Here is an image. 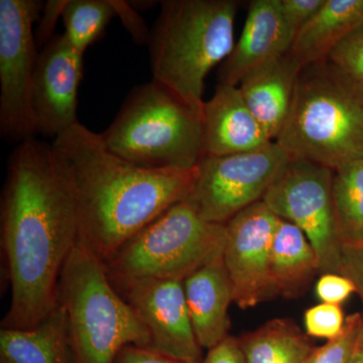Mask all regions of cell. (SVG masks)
I'll return each instance as SVG.
<instances>
[{
	"label": "cell",
	"mask_w": 363,
	"mask_h": 363,
	"mask_svg": "<svg viewBox=\"0 0 363 363\" xmlns=\"http://www.w3.org/2000/svg\"><path fill=\"white\" fill-rule=\"evenodd\" d=\"M150 337V350L188 363H200L202 350L189 314L183 281L138 278L111 281Z\"/></svg>",
	"instance_id": "cell-12"
},
{
	"label": "cell",
	"mask_w": 363,
	"mask_h": 363,
	"mask_svg": "<svg viewBox=\"0 0 363 363\" xmlns=\"http://www.w3.org/2000/svg\"><path fill=\"white\" fill-rule=\"evenodd\" d=\"M200 363H247L241 348L240 339L228 336L208 350Z\"/></svg>",
	"instance_id": "cell-32"
},
{
	"label": "cell",
	"mask_w": 363,
	"mask_h": 363,
	"mask_svg": "<svg viewBox=\"0 0 363 363\" xmlns=\"http://www.w3.org/2000/svg\"><path fill=\"white\" fill-rule=\"evenodd\" d=\"M225 241L226 224L204 220L188 198L143 227L104 264L111 281H184L221 257Z\"/></svg>",
	"instance_id": "cell-7"
},
{
	"label": "cell",
	"mask_w": 363,
	"mask_h": 363,
	"mask_svg": "<svg viewBox=\"0 0 363 363\" xmlns=\"http://www.w3.org/2000/svg\"><path fill=\"white\" fill-rule=\"evenodd\" d=\"M150 28L152 80L203 111L205 79L233 52L234 0H164Z\"/></svg>",
	"instance_id": "cell-3"
},
{
	"label": "cell",
	"mask_w": 363,
	"mask_h": 363,
	"mask_svg": "<svg viewBox=\"0 0 363 363\" xmlns=\"http://www.w3.org/2000/svg\"><path fill=\"white\" fill-rule=\"evenodd\" d=\"M334 169L292 157L262 201L300 228L316 250L320 274H340L342 241L332 199Z\"/></svg>",
	"instance_id": "cell-9"
},
{
	"label": "cell",
	"mask_w": 363,
	"mask_h": 363,
	"mask_svg": "<svg viewBox=\"0 0 363 363\" xmlns=\"http://www.w3.org/2000/svg\"><path fill=\"white\" fill-rule=\"evenodd\" d=\"M363 316L359 313L346 318L343 330L337 337L314 347L303 363H350L359 346Z\"/></svg>",
	"instance_id": "cell-24"
},
{
	"label": "cell",
	"mask_w": 363,
	"mask_h": 363,
	"mask_svg": "<svg viewBox=\"0 0 363 363\" xmlns=\"http://www.w3.org/2000/svg\"><path fill=\"white\" fill-rule=\"evenodd\" d=\"M83 59L84 54L76 50L64 33L52 37L39 52L32 89L38 135L55 140L79 123Z\"/></svg>",
	"instance_id": "cell-13"
},
{
	"label": "cell",
	"mask_w": 363,
	"mask_h": 363,
	"mask_svg": "<svg viewBox=\"0 0 363 363\" xmlns=\"http://www.w3.org/2000/svg\"><path fill=\"white\" fill-rule=\"evenodd\" d=\"M278 143L332 169L363 159V87L329 60L303 66Z\"/></svg>",
	"instance_id": "cell-4"
},
{
	"label": "cell",
	"mask_w": 363,
	"mask_h": 363,
	"mask_svg": "<svg viewBox=\"0 0 363 363\" xmlns=\"http://www.w3.org/2000/svg\"><path fill=\"white\" fill-rule=\"evenodd\" d=\"M340 274L347 277L354 284L355 293L363 304V242L343 243Z\"/></svg>",
	"instance_id": "cell-29"
},
{
	"label": "cell",
	"mask_w": 363,
	"mask_h": 363,
	"mask_svg": "<svg viewBox=\"0 0 363 363\" xmlns=\"http://www.w3.org/2000/svg\"><path fill=\"white\" fill-rule=\"evenodd\" d=\"M52 159L73 201L77 245L104 264L164 211L192 194L194 169L140 168L78 123L55 138Z\"/></svg>",
	"instance_id": "cell-2"
},
{
	"label": "cell",
	"mask_w": 363,
	"mask_h": 363,
	"mask_svg": "<svg viewBox=\"0 0 363 363\" xmlns=\"http://www.w3.org/2000/svg\"><path fill=\"white\" fill-rule=\"evenodd\" d=\"M358 348H359V350H362L363 352V326L362 330V335H360L359 346H358Z\"/></svg>",
	"instance_id": "cell-35"
},
{
	"label": "cell",
	"mask_w": 363,
	"mask_h": 363,
	"mask_svg": "<svg viewBox=\"0 0 363 363\" xmlns=\"http://www.w3.org/2000/svg\"><path fill=\"white\" fill-rule=\"evenodd\" d=\"M346 318L340 305L321 304L306 310L304 323L306 334L311 337L327 340L337 337L343 330Z\"/></svg>",
	"instance_id": "cell-25"
},
{
	"label": "cell",
	"mask_w": 363,
	"mask_h": 363,
	"mask_svg": "<svg viewBox=\"0 0 363 363\" xmlns=\"http://www.w3.org/2000/svg\"><path fill=\"white\" fill-rule=\"evenodd\" d=\"M350 363H363V352L358 348Z\"/></svg>",
	"instance_id": "cell-34"
},
{
	"label": "cell",
	"mask_w": 363,
	"mask_h": 363,
	"mask_svg": "<svg viewBox=\"0 0 363 363\" xmlns=\"http://www.w3.org/2000/svg\"><path fill=\"white\" fill-rule=\"evenodd\" d=\"M327 60L363 87V25L339 43Z\"/></svg>",
	"instance_id": "cell-26"
},
{
	"label": "cell",
	"mask_w": 363,
	"mask_h": 363,
	"mask_svg": "<svg viewBox=\"0 0 363 363\" xmlns=\"http://www.w3.org/2000/svg\"><path fill=\"white\" fill-rule=\"evenodd\" d=\"M363 25V0H326L296 35L293 54L302 66L328 59L334 48Z\"/></svg>",
	"instance_id": "cell-20"
},
{
	"label": "cell",
	"mask_w": 363,
	"mask_h": 363,
	"mask_svg": "<svg viewBox=\"0 0 363 363\" xmlns=\"http://www.w3.org/2000/svg\"><path fill=\"white\" fill-rule=\"evenodd\" d=\"M76 363H116L128 345L150 348L149 332L117 293L105 264L81 245L66 260L58 284Z\"/></svg>",
	"instance_id": "cell-6"
},
{
	"label": "cell",
	"mask_w": 363,
	"mask_h": 363,
	"mask_svg": "<svg viewBox=\"0 0 363 363\" xmlns=\"http://www.w3.org/2000/svg\"><path fill=\"white\" fill-rule=\"evenodd\" d=\"M238 339L247 363H303L314 348L290 319L269 320Z\"/></svg>",
	"instance_id": "cell-21"
},
{
	"label": "cell",
	"mask_w": 363,
	"mask_h": 363,
	"mask_svg": "<svg viewBox=\"0 0 363 363\" xmlns=\"http://www.w3.org/2000/svg\"><path fill=\"white\" fill-rule=\"evenodd\" d=\"M295 37L279 0H252L240 40L222 63L218 84H240L247 72L290 52Z\"/></svg>",
	"instance_id": "cell-14"
},
{
	"label": "cell",
	"mask_w": 363,
	"mask_h": 363,
	"mask_svg": "<svg viewBox=\"0 0 363 363\" xmlns=\"http://www.w3.org/2000/svg\"><path fill=\"white\" fill-rule=\"evenodd\" d=\"M206 156L242 154L274 142L248 108L238 85L218 84L203 106Z\"/></svg>",
	"instance_id": "cell-15"
},
{
	"label": "cell",
	"mask_w": 363,
	"mask_h": 363,
	"mask_svg": "<svg viewBox=\"0 0 363 363\" xmlns=\"http://www.w3.org/2000/svg\"><path fill=\"white\" fill-rule=\"evenodd\" d=\"M315 292L321 303L340 305L357 291L354 284L347 277L340 274H323L318 279Z\"/></svg>",
	"instance_id": "cell-27"
},
{
	"label": "cell",
	"mask_w": 363,
	"mask_h": 363,
	"mask_svg": "<svg viewBox=\"0 0 363 363\" xmlns=\"http://www.w3.org/2000/svg\"><path fill=\"white\" fill-rule=\"evenodd\" d=\"M44 2L0 0V135L7 143L35 138L32 104L39 52L33 25Z\"/></svg>",
	"instance_id": "cell-8"
},
{
	"label": "cell",
	"mask_w": 363,
	"mask_h": 363,
	"mask_svg": "<svg viewBox=\"0 0 363 363\" xmlns=\"http://www.w3.org/2000/svg\"><path fill=\"white\" fill-rule=\"evenodd\" d=\"M279 219L262 200L226 223L223 260L233 286V303L240 309H250L278 297L272 281L271 252Z\"/></svg>",
	"instance_id": "cell-11"
},
{
	"label": "cell",
	"mask_w": 363,
	"mask_h": 363,
	"mask_svg": "<svg viewBox=\"0 0 363 363\" xmlns=\"http://www.w3.org/2000/svg\"><path fill=\"white\" fill-rule=\"evenodd\" d=\"M325 1L326 0H279V6L286 23L297 35L324 6Z\"/></svg>",
	"instance_id": "cell-28"
},
{
	"label": "cell",
	"mask_w": 363,
	"mask_h": 363,
	"mask_svg": "<svg viewBox=\"0 0 363 363\" xmlns=\"http://www.w3.org/2000/svg\"><path fill=\"white\" fill-rule=\"evenodd\" d=\"M302 67L291 50L247 72L238 85L248 108L274 142L290 113Z\"/></svg>",
	"instance_id": "cell-16"
},
{
	"label": "cell",
	"mask_w": 363,
	"mask_h": 363,
	"mask_svg": "<svg viewBox=\"0 0 363 363\" xmlns=\"http://www.w3.org/2000/svg\"><path fill=\"white\" fill-rule=\"evenodd\" d=\"M0 363H76L61 303L32 329H0Z\"/></svg>",
	"instance_id": "cell-18"
},
{
	"label": "cell",
	"mask_w": 363,
	"mask_h": 363,
	"mask_svg": "<svg viewBox=\"0 0 363 363\" xmlns=\"http://www.w3.org/2000/svg\"><path fill=\"white\" fill-rule=\"evenodd\" d=\"M117 16L121 18L123 26L133 35L136 43L147 45L149 40L150 28L145 25V21L133 4L123 0H111Z\"/></svg>",
	"instance_id": "cell-30"
},
{
	"label": "cell",
	"mask_w": 363,
	"mask_h": 363,
	"mask_svg": "<svg viewBox=\"0 0 363 363\" xmlns=\"http://www.w3.org/2000/svg\"><path fill=\"white\" fill-rule=\"evenodd\" d=\"M116 9L111 0H67L62 18L70 44L85 54L89 45L101 39Z\"/></svg>",
	"instance_id": "cell-23"
},
{
	"label": "cell",
	"mask_w": 363,
	"mask_h": 363,
	"mask_svg": "<svg viewBox=\"0 0 363 363\" xmlns=\"http://www.w3.org/2000/svg\"><path fill=\"white\" fill-rule=\"evenodd\" d=\"M67 0H49L44 2L43 16L39 20L38 30L35 32V40L38 48H44L52 38L57 21L61 18ZM40 13V14H42Z\"/></svg>",
	"instance_id": "cell-31"
},
{
	"label": "cell",
	"mask_w": 363,
	"mask_h": 363,
	"mask_svg": "<svg viewBox=\"0 0 363 363\" xmlns=\"http://www.w3.org/2000/svg\"><path fill=\"white\" fill-rule=\"evenodd\" d=\"M184 292L196 338L202 348L211 350L228 337V308L233 286L223 255L184 279Z\"/></svg>",
	"instance_id": "cell-17"
},
{
	"label": "cell",
	"mask_w": 363,
	"mask_h": 363,
	"mask_svg": "<svg viewBox=\"0 0 363 363\" xmlns=\"http://www.w3.org/2000/svg\"><path fill=\"white\" fill-rule=\"evenodd\" d=\"M292 157L278 143L228 156H206L198 166L190 200L200 216L226 224L236 214L262 201Z\"/></svg>",
	"instance_id": "cell-10"
},
{
	"label": "cell",
	"mask_w": 363,
	"mask_h": 363,
	"mask_svg": "<svg viewBox=\"0 0 363 363\" xmlns=\"http://www.w3.org/2000/svg\"><path fill=\"white\" fill-rule=\"evenodd\" d=\"M317 274L319 259L307 236L291 222L279 218L271 252V276L277 296L302 297Z\"/></svg>",
	"instance_id": "cell-19"
},
{
	"label": "cell",
	"mask_w": 363,
	"mask_h": 363,
	"mask_svg": "<svg viewBox=\"0 0 363 363\" xmlns=\"http://www.w3.org/2000/svg\"><path fill=\"white\" fill-rule=\"evenodd\" d=\"M332 199L342 243L363 242V159L334 169Z\"/></svg>",
	"instance_id": "cell-22"
},
{
	"label": "cell",
	"mask_w": 363,
	"mask_h": 363,
	"mask_svg": "<svg viewBox=\"0 0 363 363\" xmlns=\"http://www.w3.org/2000/svg\"><path fill=\"white\" fill-rule=\"evenodd\" d=\"M0 209L11 291L1 328L32 329L58 302L62 269L78 243L70 191L51 145L32 138L16 145L7 164Z\"/></svg>",
	"instance_id": "cell-1"
},
{
	"label": "cell",
	"mask_w": 363,
	"mask_h": 363,
	"mask_svg": "<svg viewBox=\"0 0 363 363\" xmlns=\"http://www.w3.org/2000/svg\"><path fill=\"white\" fill-rule=\"evenodd\" d=\"M107 149L143 169H194L206 157L203 111L156 81L131 90L111 125Z\"/></svg>",
	"instance_id": "cell-5"
},
{
	"label": "cell",
	"mask_w": 363,
	"mask_h": 363,
	"mask_svg": "<svg viewBox=\"0 0 363 363\" xmlns=\"http://www.w3.org/2000/svg\"><path fill=\"white\" fill-rule=\"evenodd\" d=\"M116 363H188L150 350L128 345L119 352Z\"/></svg>",
	"instance_id": "cell-33"
}]
</instances>
